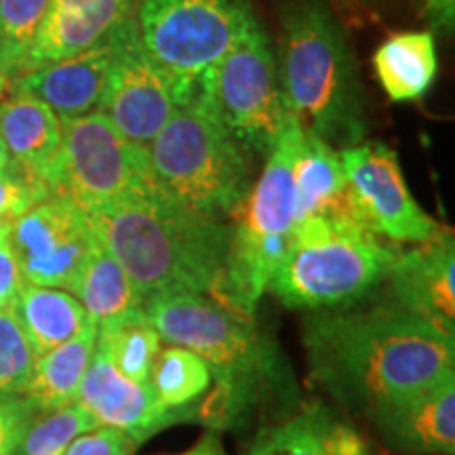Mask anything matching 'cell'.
Here are the masks:
<instances>
[{"label":"cell","mask_w":455,"mask_h":455,"mask_svg":"<svg viewBox=\"0 0 455 455\" xmlns=\"http://www.w3.org/2000/svg\"><path fill=\"white\" fill-rule=\"evenodd\" d=\"M148 158L164 195L204 218L224 221L249 192L247 150L201 101L173 112L148 146Z\"/></svg>","instance_id":"obj_7"},{"label":"cell","mask_w":455,"mask_h":455,"mask_svg":"<svg viewBox=\"0 0 455 455\" xmlns=\"http://www.w3.org/2000/svg\"><path fill=\"white\" fill-rule=\"evenodd\" d=\"M348 180L350 212L375 236L392 243L422 244L447 230L419 207L403 175L396 152L382 141L341 148Z\"/></svg>","instance_id":"obj_12"},{"label":"cell","mask_w":455,"mask_h":455,"mask_svg":"<svg viewBox=\"0 0 455 455\" xmlns=\"http://www.w3.org/2000/svg\"><path fill=\"white\" fill-rule=\"evenodd\" d=\"M74 403L91 413L98 426L127 432L138 445L164 426L192 419L190 409L171 411L163 407L150 382L141 384L129 379L112 365L98 346Z\"/></svg>","instance_id":"obj_14"},{"label":"cell","mask_w":455,"mask_h":455,"mask_svg":"<svg viewBox=\"0 0 455 455\" xmlns=\"http://www.w3.org/2000/svg\"><path fill=\"white\" fill-rule=\"evenodd\" d=\"M36 409L26 396L0 401V455H15L28 426L36 418Z\"/></svg>","instance_id":"obj_32"},{"label":"cell","mask_w":455,"mask_h":455,"mask_svg":"<svg viewBox=\"0 0 455 455\" xmlns=\"http://www.w3.org/2000/svg\"><path fill=\"white\" fill-rule=\"evenodd\" d=\"M192 101L207 106L244 150L270 155L291 108L275 49L258 20L249 21L228 53L198 81Z\"/></svg>","instance_id":"obj_8"},{"label":"cell","mask_w":455,"mask_h":455,"mask_svg":"<svg viewBox=\"0 0 455 455\" xmlns=\"http://www.w3.org/2000/svg\"><path fill=\"white\" fill-rule=\"evenodd\" d=\"M49 196L51 190L47 184L34 178L20 164L13 163L9 169L0 171V221L11 224L38 203L47 201Z\"/></svg>","instance_id":"obj_31"},{"label":"cell","mask_w":455,"mask_h":455,"mask_svg":"<svg viewBox=\"0 0 455 455\" xmlns=\"http://www.w3.org/2000/svg\"><path fill=\"white\" fill-rule=\"evenodd\" d=\"M281 81L306 129L341 148L367 133L365 93L339 21L327 0H291L283 13Z\"/></svg>","instance_id":"obj_4"},{"label":"cell","mask_w":455,"mask_h":455,"mask_svg":"<svg viewBox=\"0 0 455 455\" xmlns=\"http://www.w3.org/2000/svg\"><path fill=\"white\" fill-rule=\"evenodd\" d=\"M98 344V323L87 318L81 331L36 358L24 396L36 413H49L74 403Z\"/></svg>","instance_id":"obj_23"},{"label":"cell","mask_w":455,"mask_h":455,"mask_svg":"<svg viewBox=\"0 0 455 455\" xmlns=\"http://www.w3.org/2000/svg\"><path fill=\"white\" fill-rule=\"evenodd\" d=\"M138 447L127 432L98 426L95 430L76 436L64 455H131Z\"/></svg>","instance_id":"obj_33"},{"label":"cell","mask_w":455,"mask_h":455,"mask_svg":"<svg viewBox=\"0 0 455 455\" xmlns=\"http://www.w3.org/2000/svg\"><path fill=\"white\" fill-rule=\"evenodd\" d=\"M0 138L15 164L47 184L49 171L60 155L64 127L44 101L30 95H11V100L0 101Z\"/></svg>","instance_id":"obj_20"},{"label":"cell","mask_w":455,"mask_h":455,"mask_svg":"<svg viewBox=\"0 0 455 455\" xmlns=\"http://www.w3.org/2000/svg\"><path fill=\"white\" fill-rule=\"evenodd\" d=\"M95 428L98 422L91 418V413L84 411L78 403H70L55 411L41 413V418H34L15 455H64L76 436Z\"/></svg>","instance_id":"obj_29"},{"label":"cell","mask_w":455,"mask_h":455,"mask_svg":"<svg viewBox=\"0 0 455 455\" xmlns=\"http://www.w3.org/2000/svg\"><path fill=\"white\" fill-rule=\"evenodd\" d=\"M51 0H0V72L21 74Z\"/></svg>","instance_id":"obj_28"},{"label":"cell","mask_w":455,"mask_h":455,"mask_svg":"<svg viewBox=\"0 0 455 455\" xmlns=\"http://www.w3.org/2000/svg\"><path fill=\"white\" fill-rule=\"evenodd\" d=\"M178 455H226V451H224V449H221L218 436L207 435L201 443H198L196 447L188 449V451L178 453Z\"/></svg>","instance_id":"obj_36"},{"label":"cell","mask_w":455,"mask_h":455,"mask_svg":"<svg viewBox=\"0 0 455 455\" xmlns=\"http://www.w3.org/2000/svg\"><path fill=\"white\" fill-rule=\"evenodd\" d=\"M304 346L312 379L367 418L453 375V335L396 304L316 312Z\"/></svg>","instance_id":"obj_1"},{"label":"cell","mask_w":455,"mask_h":455,"mask_svg":"<svg viewBox=\"0 0 455 455\" xmlns=\"http://www.w3.org/2000/svg\"><path fill=\"white\" fill-rule=\"evenodd\" d=\"M112 36L81 55L11 78V95L41 100L60 118H78L98 110L114 53Z\"/></svg>","instance_id":"obj_18"},{"label":"cell","mask_w":455,"mask_h":455,"mask_svg":"<svg viewBox=\"0 0 455 455\" xmlns=\"http://www.w3.org/2000/svg\"><path fill=\"white\" fill-rule=\"evenodd\" d=\"M13 310L36 358L72 339L89 318L84 306L74 295L28 283L17 295Z\"/></svg>","instance_id":"obj_24"},{"label":"cell","mask_w":455,"mask_h":455,"mask_svg":"<svg viewBox=\"0 0 455 455\" xmlns=\"http://www.w3.org/2000/svg\"><path fill=\"white\" fill-rule=\"evenodd\" d=\"M7 241L28 284L68 291L98 247L87 213L61 195H51L11 221Z\"/></svg>","instance_id":"obj_13"},{"label":"cell","mask_w":455,"mask_h":455,"mask_svg":"<svg viewBox=\"0 0 455 455\" xmlns=\"http://www.w3.org/2000/svg\"><path fill=\"white\" fill-rule=\"evenodd\" d=\"M64 140L47 175L51 195L74 201L84 213L156 188L148 148L121 135L100 110L61 118Z\"/></svg>","instance_id":"obj_9"},{"label":"cell","mask_w":455,"mask_h":455,"mask_svg":"<svg viewBox=\"0 0 455 455\" xmlns=\"http://www.w3.org/2000/svg\"><path fill=\"white\" fill-rule=\"evenodd\" d=\"M386 281L396 306L455 335V241L449 228L435 241L398 253Z\"/></svg>","instance_id":"obj_16"},{"label":"cell","mask_w":455,"mask_h":455,"mask_svg":"<svg viewBox=\"0 0 455 455\" xmlns=\"http://www.w3.org/2000/svg\"><path fill=\"white\" fill-rule=\"evenodd\" d=\"M304 138V124L291 110L261 173L235 212L224 270L212 287L213 301L243 318L255 316L261 293L291 244L295 190L291 167Z\"/></svg>","instance_id":"obj_6"},{"label":"cell","mask_w":455,"mask_h":455,"mask_svg":"<svg viewBox=\"0 0 455 455\" xmlns=\"http://www.w3.org/2000/svg\"><path fill=\"white\" fill-rule=\"evenodd\" d=\"M87 218L141 306L163 295H209L224 270L232 226L190 212L158 186L87 212Z\"/></svg>","instance_id":"obj_2"},{"label":"cell","mask_w":455,"mask_h":455,"mask_svg":"<svg viewBox=\"0 0 455 455\" xmlns=\"http://www.w3.org/2000/svg\"><path fill=\"white\" fill-rule=\"evenodd\" d=\"M373 72L392 101H418L439 72L432 32H396L375 49Z\"/></svg>","instance_id":"obj_22"},{"label":"cell","mask_w":455,"mask_h":455,"mask_svg":"<svg viewBox=\"0 0 455 455\" xmlns=\"http://www.w3.org/2000/svg\"><path fill=\"white\" fill-rule=\"evenodd\" d=\"M430 455H451V453H430Z\"/></svg>","instance_id":"obj_40"},{"label":"cell","mask_w":455,"mask_h":455,"mask_svg":"<svg viewBox=\"0 0 455 455\" xmlns=\"http://www.w3.org/2000/svg\"><path fill=\"white\" fill-rule=\"evenodd\" d=\"M396 255L352 215L301 220L268 289L289 308L344 310L386 281Z\"/></svg>","instance_id":"obj_5"},{"label":"cell","mask_w":455,"mask_h":455,"mask_svg":"<svg viewBox=\"0 0 455 455\" xmlns=\"http://www.w3.org/2000/svg\"><path fill=\"white\" fill-rule=\"evenodd\" d=\"M34 363H36V355L13 306L0 310V401L24 396L26 386L32 378Z\"/></svg>","instance_id":"obj_30"},{"label":"cell","mask_w":455,"mask_h":455,"mask_svg":"<svg viewBox=\"0 0 455 455\" xmlns=\"http://www.w3.org/2000/svg\"><path fill=\"white\" fill-rule=\"evenodd\" d=\"M98 348L112 365L133 382H150V371L161 346V335L144 312L135 306L98 325Z\"/></svg>","instance_id":"obj_25"},{"label":"cell","mask_w":455,"mask_h":455,"mask_svg":"<svg viewBox=\"0 0 455 455\" xmlns=\"http://www.w3.org/2000/svg\"><path fill=\"white\" fill-rule=\"evenodd\" d=\"M133 13L135 0H51L21 74L98 47Z\"/></svg>","instance_id":"obj_15"},{"label":"cell","mask_w":455,"mask_h":455,"mask_svg":"<svg viewBox=\"0 0 455 455\" xmlns=\"http://www.w3.org/2000/svg\"><path fill=\"white\" fill-rule=\"evenodd\" d=\"M144 312L163 341L195 352L209 365L215 388L192 419L228 428L259 401L283 386V363L276 346L251 318H243L204 295H163L148 299Z\"/></svg>","instance_id":"obj_3"},{"label":"cell","mask_w":455,"mask_h":455,"mask_svg":"<svg viewBox=\"0 0 455 455\" xmlns=\"http://www.w3.org/2000/svg\"><path fill=\"white\" fill-rule=\"evenodd\" d=\"M72 293L84 306L91 321H95L98 325L106 318L141 306V299L135 293L127 272L100 241L76 284L72 287Z\"/></svg>","instance_id":"obj_26"},{"label":"cell","mask_w":455,"mask_h":455,"mask_svg":"<svg viewBox=\"0 0 455 455\" xmlns=\"http://www.w3.org/2000/svg\"><path fill=\"white\" fill-rule=\"evenodd\" d=\"M249 455H369L363 436L321 403L259 436Z\"/></svg>","instance_id":"obj_21"},{"label":"cell","mask_w":455,"mask_h":455,"mask_svg":"<svg viewBox=\"0 0 455 455\" xmlns=\"http://www.w3.org/2000/svg\"><path fill=\"white\" fill-rule=\"evenodd\" d=\"M295 190V224L308 218L352 215L348 180L339 152L315 131L304 127V138L291 167ZM355 218V215H352Z\"/></svg>","instance_id":"obj_19"},{"label":"cell","mask_w":455,"mask_h":455,"mask_svg":"<svg viewBox=\"0 0 455 455\" xmlns=\"http://www.w3.org/2000/svg\"><path fill=\"white\" fill-rule=\"evenodd\" d=\"M26 281L7 238L0 241V310L11 308Z\"/></svg>","instance_id":"obj_34"},{"label":"cell","mask_w":455,"mask_h":455,"mask_svg":"<svg viewBox=\"0 0 455 455\" xmlns=\"http://www.w3.org/2000/svg\"><path fill=\"white\" fill-rule=\"evenodd\" d=\"M9 226L7 221H0V241H4V238L9 236Z\"/></svg>","instance_id":"obj_39"},{"label":"cell","mask_w":455,"mask_h":455,"mask_svg":"<svg viewBox=\"0 0 455 455\" xmlns=\"http://www.w3.org/2000/svg\"><path fill=\"white\" fill-rule=\"evenodd\" d=\"M11 164H13V158H11V155H9V150H7V146H4V141H3V138H0V171H4V169H9Z\"/></svg>","instance_id":"obj_37"},{"label":"cell","mask_w":455,"mask_h":455,"mask_svg":"<svg viewBox=\"0 0 455 455\" xmlns=\"http://www.w3.org/2000/svg\"><path fill=\"white\" fill-rule=\"evenodd\" d=\"M9 89V76L7 74H3L0 72V101H3V95H4V91Z\"/></svg>","instance_id":"obj_38"},{"label":"cell","mask_w":455,"mask_h":455,"mask_svg":"<svg viewBox=\"0 0 455 455\" xmlns=\"http://www.w3.org/2000/svg\"><path fill=\"white\" fill-rule=\"evenodd\" d=\"M112 41L114 53L98 110L118 133L148 148L173 112L195 100L196 91L146 53L135 20L114 32Z\"/></svg>","instance_id":"obj_11"},{"label":"cell","mask_w":455,"mask_h":455,"mask_svg":"<svg viewBox=\"0 0 455 455\" xmlns=\"http://www.w3.org/2000/svg\"><path fill=\"white\" fill-rule=\"evenodd\" d=\"M424 15L435 28L453 30L455 24V0H422Z\"/></svg>","instance_id":"obj_35"},{"label":"cell","mask_w":455,"mask_h":455,"mask_svg":"<svg viewBox=\"0 0 455 455\" xmlns=\"http://www.w3.org/2000/svg\"><path fill=\"white\" fill-rule=\"evenodd\" d=\"M150 386L163 407L188 409L212 386L209 365L195 352L171 346L158 352L150 371Z\"/></svg>","instance_id":"obj_27"},{"label":"cell","mask_w":455,"mask_h":455,"mask_svg":"<svg viewBox=\"0 0 455 455\" xmlns=\"http://www.w3.org/2000/svg\"><path fill=\"white\" fill-rule=\"evenodd\" d=\"M392 449L413 455L455 451V373L369 418Z\"/></svg>","instance_id":"obj_17"},{"label":"cell","mask_w":455,"mask_h":455,"mask_svg":"<svg viewBox=\"0 0 455 455\" xmlns=\"http://www.w3.org/2000/svg\"><path fill=\"white\" fill-rule=\"evenodd\" d=\"M133 20L146 53L196 91L255 17L249 0H135Z\"/></svg>","instance_id":"obj_10"}]
</instances>
